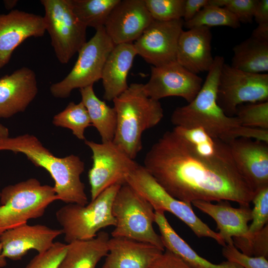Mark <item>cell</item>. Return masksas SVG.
Listing matches in <instances>:
<instances>
[{"mask_svg":"<svg viewBox=\"0 0 268 268\" xmlns=\"http://www.w3.org/2000/svg\"><path fill=\"white\" fill-rule=\"evenodd\" d=\"M143 164L167 192L186 203L228 201L250 205L255 194L223 142L213 150H202L167 131L146 153Z\"/></svg>","mask_w":268,"mask_h":268,"instance_id":"cell-1","label":"cell"},{"mask_svg":"<svg viewBox=\"0 0 268 268\" xmlns=\"http://www.w3.org/2000/svg\"><path fill=\"white\" fill-rule=\"evenodd\" d=\"M223 57L216 56L201 88L194 99L178 107L171 116L175 127L202 128L210 136L228 144L240 137L268 143V130L242 126L236 117L226 115L217 102V88Z\"/></svg>","mask_w":268,"mask_h":268,"instance_id":"cell-2","label":"cell"},{"mask_svg":"<svg viewBox=\"0 0 268 268\" xmlns=\"http://www.w3.org/2000/svg\"><path fill=\"white\" fill-rule=\"evenodd\" d=\"M0 150L22 153L35 166L47 171L54 181L58 200L67 204L88 203L85 186L80 179L84 163L78 156L56 157L36 136L29 134L0 140Z\"/></svg>","mask_w":268,"mask_h":268,"instance_id":"cell-3","label":"cell"},{"mask_svg":"<svg viewBox=\"0 0 268 268\" xmlns=\"http://www.w3.org/2000/svg\"><path fill=\"white\" fill-rule=\"evenodd\" d=\"M143 84H131L112 101L117 114L113 142L133 159L142 148L143 132L156 126L164 116L160 102L145 94Z\"/></svg>","mask_w":268,"mask_h":268,"instance_id":"cell-4","label":"cell"},{"mask_svg":"<svg viewBox=\"0 0 268 268\" xmlns=\"http://www.w3.org/2000/svg\"><path fill=\"white\" fill-rule=\"evenodd\" d=\"M56 200L54 187L42 185L35 178L5 187L0 193V235L42 216Z\"/></svg>","mask_w":268,"mask_h":268,"instance_id":"cell-5","label":"cell"},{"mask_svg":"<svg viewBox=\"0 0 268 268\" xmlns=\"http://www.w3.org/2000/svg\"><path fill=\"white\" fill-rule=\"evenodd\" d=\"M121 186L115 184L109 187L86 205L68 203L57 210L56 217L67 244L91 239L101 229L115 226L112 204Z\"/></svg>","mask_w":268,"mask_h":268,"instance_id":"cell-6","label":"cell"},{"mask_svg":"<svg viewBox=\"0 0 268 268\" xmlns=\"http://www.w3.org/2000/svg\"><path fill=\"white\" fill-rule=\"evenodd\" d=\"M112 211L116 221L112 237L147 243L165 250L160 235L153 228V207L128 184L120 187L114 198Z\"/></svg>","mask_w":268,"mask_h":268,"instance_id":"cell-7","label":"cell"},{"mask_svg":"<svg viewBox=\"0 0 268 268\" xmlns=\"http://www.w3.org/2000/svg\"><path fill=\"white\" fill-rule=\"evenodd\" d=\"M95 30L94 36L78 51L77 59L69 73L51 85L50 90L55 97L66 98L73 90L93 85L101 79L105 63L115 45L104 26Z\"/></svg>","mask_w":268,"mask_h":268,"instance_id":"cell-8","label":"cell"},{"mask_svg":"<svg viewBox=\"0 0 268 268\" xmlns=\"http://www.w3.org/2000/svg\"><path fill=\"white\" fill-rule=\"evenodd\" d=\"M126 183L142 196L155 211H168L184 222L199 238L209 237L223 247L226 244L218 233L212 230L195 213L191 203L176 199L167 192L143 166L138 165L128 176Z\"/></svg>","mask_w":268,"mask_h":268,"instance_id":"cell-9","label":"cell"},{"mask_svg":"<svg viewBox=\"0 0 268 268\" xmlns=\"http://www.w3.org/2000/svg\"><path fill=\"white\" fill-rule=\"evenodd\" d=\"M46 30L60 63L67 64L86 42L87 27L73 13L69 0H41Z\"/></svg>","mask_w":268,"mask_h":268,"instance_id":"cell-10","label":"cell"},{"mask_svg":"<svg viewBox=\"0 0 268 268\" xmlns=\"http://www.w3.org/2000/svg\"><path fill=\"white\" fill-rule=\"evenodd\" d=\"M268 101V74L243 71L223 65L217 88V102L225 114L233 117L244 103Z\"/></svg>","mask_w":268,"mask_h":268,"instance_id":"cell-11","label":"cell"},{"mask_svg":"<svg viewBox=\"0 0 268 268\" xmlns=\"http://www.w3.org/2000/svg\"><path fill=\"white\" fill-rule=\"evenodd\" d=\"M92 152L88 172L91 201L109 187L126 183L128 176L139 165L113 141L97 143L85 140Z\"/></svg>","mask_w":268,"mask_h":268,"instance_id":"cell-12","label":"cell"},{"mask_svg":"<svg viewBox=\"0 0 268 268\" xmlns=\"http://www.w3.org/2000/svg\"><path fill=\"white\" fill-rule=\"evenodd\" d=\"M203 84L202 78L190 71L176 61L151 67L150 77L143 84L145 94L155 100L177 96L188 103L196 97Z\"/></svg>","mask_w":268,"mask_h":268,"instance_id":"cell-13","label":"cell"},{"mask_svg":"<svg viewBox=\"0 0 268 268\" xmlns=\"http://www.w3.org/2000/svg\"><path fill=\"white\" fill-rule=\"evenodd\" d=\"M183 26V19L168 21L153 20L133 43L137 55L154 67L176 61Z\"/></svg>","mask_w":268,"mask_h":268,"instance_id":"cell-14","label":"cell"},{"mask_svg":"<svg viewBox=\"0 0 268 268\" xmlns=\"http://www.w3.org/2000/svg\"><path fill=\"white\" fill-rule=\"evenodd\" d=\"M153 20L144 0H120L104 27L115 45L133 43Z\"/></svg>","mask_w":268,"mask_h":268,"instance_id":"cell-15","label":"cell"},{"mask_svg":"<svg viewBox=\"0 0 268 268\" xmlns=\"http://www.w3.org/2000/svg\"><path fill=\"white\" fill-rule=\"evenodd\" d=\"M43 16L12 9L0 14V68L9 62L13 52L31 37L43 36L46 32Z\"/></svg>","mask_w":268,"mask_h":268,"instance_id":"cell-16","label":"cell"},{"mask_svg":"<svg viewBox=\"0 0 268 268\" xmlns=\"http://www.w3.org/2000/svg\"><path fill=\"white\" fill-rule=\"evenodd\" d=\"M63 234L62 229L42 224L27 223L7 230L0 235L1 254L5 258L17 261L34 250L38 253L48 250L54 240Z\"/></svg>","mask_w":268,"mask_h":268,"instance_id":"cell-17","label":"cell"},{"mask_svg":"<svg viewBox=\"0 0 268 268\" xmlns=\"http://www.w3.org/2000/svg\"><path fill=\"white\" fill-rule=\"evenodd\" d=\"M228 144L237 168L255 192L268 186V143L240 137Z\"/></svg>","mask_w":268,"mask_h":268,"instance_id":"cell-18","label":"cell"},{"mask_svg":"<svg viewBox=\"0 0 268 268\" xmlns=\"http://www.w3.org/2000/svg\"><path fill=\"white\" fill-rule=\"evenodd\" d=\"M36 76L27 67L0 79V118L24 111L38 93Z\"/></svg>","mask_w":268,"mask_h":268,"instance_id":"cell-19","label":"cell"},{"mask_svg":"<svg viewBox=\"0 0 268 268\" xmlns=\"http://www.w3.org/2000/svg\"><path fill=\"white\" fill-rule=\"evenodd\" d=\"M211 40V32L206 26L183 30L178 43L176 61L196 74L208 72L214 60Z\"/></svg>","mask_w":268,"mask_h":268,"instance_id":"cell-20","label":"cell"},{"mask_svg":"<svg viewBox=\"0 0 268 268\" xmlns=\"http://www.w3.org/2000/svg\"><path fill=\"white\" fill-rule=\"evenodd\" d=\"M191 203L215 220L219 230L218 233L226 244L233 242L234 237H248V223L252 219L250 205L235 208L228 201H220L216 204L196 201Z\"/></svg>","mask_w":268,"mask_h":268,"instance_id":"cell-21","label":"cell"},{"mask_svg":"<svg viewBox=\"0 0 268 268\" xmlns=\"http://www.w3.org/2000/svg\"><path fill=\"white\" fill-rule=\"evenodd\" d=\"M163 251L147 243L112 237L102 268H149Z\"/></svg>","mask_w":268,"mask_h":268,"instance_id":"cell-22","label":"cell"},{"mask_svg":"<svg viewBox=\"0 0 268 268\" xmlns=\"http://www.w3.org/2000/svg\"><path fill=\"white\" fill-rule=\"evenodd\" d=\"M136 55L133 43L114 46L105 63L101 78L105 100L112 101L127 89L128 74Z\"/></svg>","mask_w":268,"mask_h":268,"instance_id":"cell-23","label":"cell"},{"mask_svg":"<svg viewBox=\"0 0 268 268\" xmlns=\"http://www.w3.org/2000/svg\"><path fill=\"white\" fill-rule=\"evenodd\" d=\"M154 222L159 229L164 248L178 256L192 268H243L227 260L215 264L200 256L173 228L165 212L155 211Z\"/></svg>","mask_w":268,"mask_h":268,"instance_id":"cell-24","label":"cell"},{"mask_svg":"<svg viewBox=\"0 0 268 268\" xmlns=\"http://www.w3.org/2000/svg\"><path fill=\"white\" fill-rule=\"evenodd\" d=\"M108 233L100 231L93 238L67 244L66 253L59 268H96L108 253Z\"/></svg>","mask_w":268,"mask_h":268,"instance_id":"cell-25","label":"cell"},{"mask_svg":"<svg viewBox=\"0 0 268 268\" xmlns=\"http://www.w3.org/2000/svg\"><path fill=\"white\" fill-rule=\"evenodd\" d=\"M81 102L86 108L91 126L98 132L102 142L113 141L116 126L117 114L114 107L108 106L95 94L93 85L79 89Z\"/></svg>","mask_w":268,"mask_h":268,"instance_id":"cell-26","label":"cell"},{"mask_svg":"<svg viewBox=\"0 0 268 268\" xmlns=\"http://www.w3.org/2000/svg\"><path fill=\"white\" fill-rule=\"evenodd\" d=\"M233 52L232 67L253 73L268 71V42L250 36L234 46Z\"/></svg>","mask_w":268,"mask_h":268,"instance_id":"cell-27","label":"cell"},{"mask_svg":"<svg viewBox=\"0 0 268 268\" xmlns=\"http://www.w3.org/2000/svg\"><path fill=\"white\" fill-rule=\"evenodd\" d=\"M120 0H69L72 10L86 27L104 26L111 11Z\"/></svg>","mask_w":268,"mask_h":268,"instance_id":"cell-28","label":"cell"},{"mask_svg":"<svg viewBox=\"0 0 268 268\" xmlns=\"http://www.w3.org/2000/svg\"><path fill=\"white\" fill-rule=\"evenodd\" d=\"M53 124L69 129L80 140H85V130L91 126L87 111L81 102L78 104L69 103L63 111L54 117Z\"/></svg>","mask_w":268,"mask_h":268,"instance_id":"cell-29","label":"cell"},{"mask_svg":"<svg viewBox=\"0 0 268 268\" xmlns=\"http://www.w3.org/2000/svg\"><path fill=\"white\" fill-rule=\"evenodd\" d=\"M224 26L238 28L240 22L232 13L225 7L208 5L202 8L190 20L184 22V26L188 29L200 27Z\"/></svg>","mask_w":268,"mask_h":268,"instance_id":"cell-30","label":"cell"},{"mask_svg":"<svg viewBox=\"0 0 268 268\" xmlns=\"http://www.w3.org/2000/svg\"><path fill=\"white\" fill-rule=\"evenodd\" d=\"M235 117L243 127L268 130V101L242 104Z\"/></svg>","mask_w":268,"mask_h":268,"instance_id":"cell-31","label":"cell"},{"mask_svg":"<svg viewBox=\"0 0 268 268\" xmlns=\"http://www.w3.org/2000/svg\"><path fill=\"white\" fill-rule=\"evenodd\" d=\"M153 20L168 21L183 19L185 0H144Z\"/></svg>","mask_w":268,"mask_h":268,"instance_id":"cell-32","label":"cell"},{"mask_svg":"<svg viewBox=\"0 0 268 268\" xmlns=\"http://www.w3.org/2000/svg\"><path fill=\"white\" fill-rule=\"evenodd\" d=\"M234 246L242 253L251 257L268 258V224L259 232L247 238L234 237Z\"/></svg>","mask_w":268,"mask_h":268,"instance_id":"cell-33","label":"cell"},{"mask_svg":"<svg viewBox=\"0 0 268 268\" xmlns=\"http://www.w3.org/2000/svg\"><path fill=\"white\" fill-rule=\"evenodd\" d=\"M252 202L254 204L252 222L249 226L248 236L259 232L268 224V186L257 190Z\"/></svg>","mask_w":268,"mask_h":268,"instance_id":"cell-34","label":"cell"},{"mask_svg":"<svg viewBox=\"0 0 268 268\" xmlns=\"http://www.w3.org/2000/svg\"><path fill=\"white\" fill-rule=\"evenodd\" d=\"M67 247V244L54 242L48 250L33 257L24 268H59Z\"/></svg>","mask_w":268,"mask_h":268,"instance_id":"cell-35","label":"cell"},{"mask_svg":"<svg viewBox=\"0 0 268 268\" xmlns=\"http://www.w3.org/2000/svg\"><path fill=\"white\" fill-rule=\"evenodd\" d=\"M258 0H208L209 5L225 7L240 22L251 23Z\"/></svg>","mask_w":268,"mask_h":268,"instance_id":"cell-36","label":"cell"},{"mask_svg":"<svg viewBox=\"0 0 268 268\" xmlns=\"http://www.w3.org/2000/svg\"><path fill=\"white\" fill-rule=\"evenodd\" d=\"M222 254L227 261L236 263L243 268H268V258L244 254L235 247L233 242L223 247Z\"/></svg>","mask_w":268,"mask_h":268,"instance_id":"cell-37","label":"cell"},{"mask_svg":"<svg viewBox=\"0 0 268 268\" xmlns=\"http://www.w3.org/2000/svg\"><path fill=\"white\" fill-rule=\"evenodd\" d=\"M149 268H192L180 257L166 249L159 255Z\"/></svg>","mask_w":268,"mask_h":268,"instance_id":"cell-38","label":"cell"},{"mask_svg":"<svg viewBox=\"0 0 268 268\" xmlns=\"http://www.w3.org/2000/svg\"><path fill=\"white\" fill-rule=\"evenodd\" d=\"M208 4V0H185L183 16L184 22L192 19L202 8Z\"/></svg>","mask_w":268,"mask_h":268,"instance_id":"cell-39","label":"cell"},{"mask_svg":"<svg viewBox=\"0 0 268 268\" xmlns=\"http://www.w3.org/2000/svg\"><path fill=\"white\" fill-rule=\"evenodd\" d=\"M258 24L268 22V0H258L254 14Z\"/></svg>","mask_w":268,"mask_h":268,"instance_id":"cell-40","label":"cell"},{"mask_svg":"<svg viewBox=\"0 0 268 268\" xmlns=\"http://www.w3.org/2000/svg\"><path fill=\"white\" fill-rule=\"evenodd\" d=\"M251 36L258 40L268 42V22L258 24Z\"/></svg>","mask_w":268,"mask_h":268,"instance_id":"cell-41","label":"cell"},{"mask_svg":"<svg viewBox=\"0 0 268 268\" xmlns=\"http://www.w3.org/2000/svg\"><path fill=\"white\" fill-rule=\"evenodd\" d=\"M18 2L17 0H4L3 1L5 8L7 10H12Z\"/></svg>","mask_w":268,"mask_h":268,"instance_id":"cell-42","label":"cell"},{"mask_svg":"<svg viewBox=\"0 0 268 268\" xmlns=\"http://www.w3.org/2000/svg\"><path fill=\"white\" fill-rule=\"evenodd\" d=\"M9 136L8 129L0 124V140Z\"/></svg>","mask_w":268,"mask_h":268,"instance_id":"cell-43","label":"cell"},{"mask_svg":"<svg viewBox=\"0 0 268 268\" xmlns=\"http://www.w3.org/2000/svg\"><path fill=\"white\" fill-rule=\"evenodd\" d=\"M2 248L0 243V268L5 267L7 265L6 258H5L1 254Z\"/></svg>","mask_w":268,"mask_h":268,"instance_id":"cell-44","label":"cell"}]
</instances>
